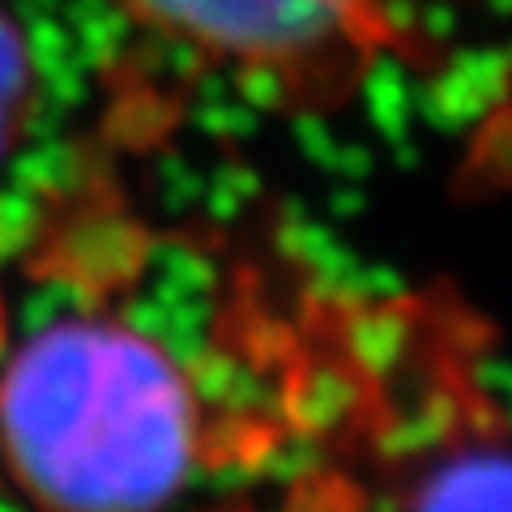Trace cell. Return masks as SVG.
<instances>
[{
    "label": "cell",
    "instance_id": "cell-3",
    "mask_svg": "<svg viewBox=\"0 0 512 512\" xmlns=\"http://www.w3.org/2000/svg\"><path fill=\"white\" fill-rule=\"evenodd\" d=\"M393 461L389 512H508V457L495 410L478 389L431 397Z\"/></svg>",
    "mask_w": 512,
    "mask_h": 512
},
{
    "label": "cell",
    "instance_id": "cell-2",
    "mask_svg": "<svg viewBox=\"0 0 512 512\" xmlns=\"http://www.w3.org/2000/svg\"><path fill=\"white\" fill-rule=\"evenodd\" d=\"M137 26L282 99L333 103L393 43L389 0H120Z\"/></svg>",
    "mask_w": 512,
    "mask_h": 512
},
{
    "label": "cell",
    "instance_id": "cell-1",
    "mask_svg": "<svg viewBox=\"0 0 512 512\" xmlns=\"http://www.w3.org/2000/svg\"><path fill=\"white\" fill-rule=\"evenodd\" d=\"M205 444L197 376L124 316H56L0 367V453L52 512H163Z\"/></svg>",
    "mask_w": 512,
    "mask_h": 512
},
{
    "label": "cell",
    "instance_id": "cell-4",
    "mask_svg": "<svg viewBox=\"0 0 512 512\" xmlns=\"http://www.w3.org/2000/svg\"><path fill=\"white\" fill-rule=\"evenodd\" d=\"M30 52L5 13H0V158L22 137V120L30 111Z\"/></svg>",
    "mask_w": 512,
    "mask_h": 512
}]
</instances>
